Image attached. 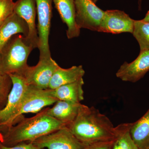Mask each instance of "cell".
<instances>
[{
	"instance_id": "1",
	"label": "cell",
	"mask_w": 149,
	"mask_h": 149,
	"mask_svg": "<svg viewBox=\"0 0 149 149\" xmlns=\"http://www.w3.org/2000/svg\"><path fill=\"white\" fill-rule=\"evenodd\" d=\"M66 126L86 145L114 141L116 138L115 127L109 118L93 106L82 104L77 117Z\"/></svg>"
},
{
	"instance_id": "2",
	"label": "cell",
	"mask_w": 149,
	"mask_h": 149,
	"mask_svg": "<svg viewBox=\"0 0 149 149\" xmlns=\"http://www.w3.org/2000/svg\"><path fill=\"white\" fill-rule=\"evenodd\" d=\"M47 108L30 118L23 117L17 123L0 132V143L12 147L31 142L65 126L47 113Z\"/></svg>"
},
{
	"instance_id": "3",
	"label": "cell",
	"mask_w": 149,
	"mask_h": 149,
	"mask_svg": "<svg viewBox=\"0 0 149 149\" xmlns=\"http://www.w3.org/2000/svg\"><path fill=\"white\" fill-rule=\"evenodd\" d=\"M34 49L23 35H14L0 52V71L8 75H22L29 66L27 59Z\"/></svg>"
},
{
	"instance_id": "4",
	"label": "cell",
	"mask_w": 149,
	"mask_h": 149,
	"mask_svg": "<svg viewBox=\"0 0 149 149\" xmlns=\"http://www.w3.org/2000/svg\"><path fill=\"white\" fill-rule=\"evenodd\" d=\"M12 82L5 107L0 111V132L10 125L18 113L29 85L20 74H8Z\"/></svg>"
},
{
	"instance_id": "5",
	"label": "cell",
	"mask_w": 149,
	"mask_h": 149,
	"mask_svg": "<svg viewBox=\"0 0 149 149\" xmlns=\"http://www.w3.org/2000/svg\"><path fill=\"white\" fill-rule=\"evenodd\" d=\"M58 100L52 95L49 89L43 90L29 85L19 111L8 127L21 120L24 113H37L45 107L55 103Z\"/></svg>"
},
{
	"instance_id": "6",
	"label": "cell",
	"mask_w": 149,
	"mask_h": 149,
	"mask_svg": "<svg viewBox=\"0 0 149 149\" xmlns=\"http://www.w3.org/2000/svg\"><path fill=\"white\" fill-rule=\"evenodd\" d=\"M38 17L39 60L52 58L49 45V36L52 16L53 0H35Z\"/></svg>"
},
{
	"instance_id": "7",
	"label": "cell",
	"mask_w": 149,
	"mask_h": 149,
	"mask_svg": "<svg viewBox=\"0 0 149 149\" xmlns=\"http://www.w3.org/2000/svg\"><path fill=\"white\" fill-rule=\"evenodd\" d=\"M31 142L47 149H82L89 145L78 140L66 125Z\"/></svg>"
},
{
	"instance_id": "8",
	"label": "cell",
	"mask_w": 149,
	"mask_h": 149,
	"mask_svg": "<svg viewBox=\"0 0 149 149\" xmlns=\"http://www.w3.org/2000/svg\"><path fill=\"white\" fill-rule=\"evenodd\" d=\"M75 19L78 27L99 32L105 11L98 7L93 0H74Z\"/></svg>"
},
{
	"instance_id": "9",
	"label": "cell",
	"mask_w": 149,
	"mask_h": 149,
	"mask_svg": "<svg viewBox=\"0 0 149 149\" xmlns=\"http://www.w3.org/2000/svg\"><path fill=\"white\" fill-rule=\"evenodd\" d=\"M58 65L52 58L39 60L35 66H28L22 76L27 84L39 89H49L50 82Z\"/></svg>"
},
{
	"instance_id": "10",
	"label": "cell",
	"mask_w": 149,
	"mask_h": 149,
	"mask_svg": "<svg viewBox=\"0 0 149 149\" xmlns=\"http://www.w3.org/2000/svg\"><path fill=\"white\" fill-rule=\"evenodd\" d=\"M14 12L27 23L29 32L25 40L34 48L39 47V37L35 18L37 15L35 0H17L15 2Z\"/></svg>"
},
{
	"instance_id": "11",
	"label": "cell",
	"mask_w": 149,
	"mask_h": 149,
	"mask_svg": "<svg viewBox=\"0 0 149 149\" xmlns=\"http://www.w3.org/2000/svg\"><path fill=\"white\" fill-rule=\"evenodd\" d=\"M135 20L123 11L113 10L105 11L99 32L113 34L133 33Z\"/></svg>"
},
{
	"instance_id": "12",
	"label": "cell",
	"mask_w": 149,
	"mask_h": 149,
	"mask_svg": "<svg viewBox=\"0 0 149 149\" xmlns=\"http://www.w3.org/2000/svg\"><path fill=\"white\" fill-rule=\"evenodd\" d=\"M149 71V50L141 51L132 62H125L120 66L116 76L122 81L136 83Z\"/></svg>"
},
{
	"instance_id": "13",
	"label": "cell",
	"mask_w": 149,
	"mask_h": 149,
	"mask_svg": "<svg viewBox=\"0 0 149 149\" xmlns=\"http://www.w3.org/2000/svg\"><path fill=\"white\" fill-rule=\"evenodd\" d=\"M62 20L66 24L67 37L71 39L79 37L80 29L75 22V7L74 0H53Z\"/></svg>"
},
{
	"instance_id": "14",
	"label": "cell",
	"mask_w": 149,
	"mask_h": 149,
	"mask_svg": "<svg viewBox=\"0 0 149 149\" xmlns=\"http://www.w3.org/2000/svg\"><path fill=\"white\" fill-rule=\"evenodd\" d=\"M28 32L27 23L14 12L0 26V52L14 35L21 34L26 37Z\"/></svg>"
},
{
	"instance_id": "15",
	"label": "cell",
	"mask_w": 149,
	"mask_h": 149,
	"mask_svg": "<svg viewBox=\"0 0 149 149\" xmlns=\"http://www.w3.org/2000/svg\"><path fill=\"white\" fill-rule=\"evenodd\" d=\"M82 104L58 100L53 107L47 108V113L67 125L77 117Z\"/></svg>"
},
{
	"instance_id": "16",
	"label": "cell",
	"mask_w": 149,
	"mask_h": 149,
	"mask_svg": "<svg viewBox=\"0 0 149 149\" xmlns=\"http://www.w3.org/2000/svg\"><path fill=\"white\" fill-rule=\"evenodd\" d=\"M83 78L74 83L62 85L55 89H50L52 95L58 100L80 103L84 99Z\"/></svg>"
},
{
	"instance_id": "17",
	"label": "cell",
	"mask_w": 149,
	"mask_h": 149,
	"mask_svg": "<svg viewBox=\"0 0 149 149\" xmlns=\"http://www.w3.org/2000/svg\"><path fill=\"white\" fill-rule=\"evenodd\" d=\"M85 74V70L81 65L72 66L66 69L59 66L51 79L49 89L53 90L62 85L74 83L83 78Z\"/></svg>"
},
{
	"instance_id": "18",
	"label": "cell",
	"mask_w": 149,
	"mask_h": 149,
	"mask_svg": "<svg viewBox=\"0 0 149 149\" xmlns=\"http://www.w3.org/2000/svg\"><path fill=\"white\" fill-rule=\"evenodd\" d=\"M132 140L139 149L149 147V109L136 122L132 123L130 130Z\"/></svg>"
},
{
	"instance_id": "19",
	"label": "cell",
	"mask_w": 149,
	"mask_h": 149,
	"mask_svg": "<svg viewBox=\"0 0 149 149\" xmlns=\"http://www.w3.org/2000/svg\"><path fill=\"white\" fill-rule=\"evenodd\" d=\"M132 123L120 124L115 127L116 138L112 149H139L133 142L130 133Z\"/></svg>"
},
{
	"instance_id": "20",
	"label": "cell",
	"mask_w": 149,
	"mask_h": 149,
	"mask_svg": "<svg viewBox=\"0 0 149 149\" xmlns=\"http://www.w3.org/2000/svg\"><path fill=\"white\" fill-rule=\"evenodd\" d=\"M132 34L139 43L140 52L149 50V22L135 20Z\"/></svg>"
},
{
	"instance_id": "21",
	"label": "cell",
	"mask_w": 149,
	"mask_h": 149,
	"mask_svg": "<svg viewBox=\"0 0 149 149\" xmlns=\"http://www.w3.org/2000/svg\"><path fill=\"white\" fill-rule=\"evenodd\" d=\"M12 85L9 75L0 71V111L6 105Z\"/></svg>"
},
{
	"instance_id": "22",
	"label": "cell",
	"mask_w": 149,
	"mask_h": 149,
	"mask_svg": "<svg viewBox=\"0 0 149 149\" xmlns=\"http://www.w3.org/2000/svg\"><path fill=\"white\" fill-rule=\"evenodd\" d=\"M13 0H0V26L14 13Z\"/></svg>"
},
{
	"instance_id": "23",
	"label": "cell",
	"mask_w": 149,
	"mask_h": 149,
	"mask_svg": "<svg viewBox=\"0 0 149 149\" xmlns=\"http://www.w3.org/2000/svg\"><path fill=\"white\" fill-rule=\"evenodd\" d=\"M0 149H44L35 146L31 142H22L12 147H6L0 143Z\"/></svg>"
},
{
	"instance_id": "24",
	"label": "cell",
	"mask_w": 149,
	"mask_h": 149,
	"mask_svg": "<svg viewBox=\"0 0 149 149\" xmlns=\"http://www.w3.org/2000/svg\"><path fill=\"white\" fill-rule=\"evenodd\" d=\"M114 141L90 144L82 149H112Z\"/></svg>"
},
{
	"instance_id": "25",
	"label": "cell",
	"mask_w": 149,
	"mask_h": 149,
	"mask_svg": "<svg viewBox=\"0 0 149 149\" xmlns=\"http://www.w3.org/2000/svg\"><path fill=\"white\" fill-rule=\"evenodd\" d=\"M142 20L144 22H149V10L147 12L145 17L143 19H142Z\"/></svg>"
},
{
	"instance_id": "26",
	"label": "cell",
	"mask_w": 149,
	"mask_h": 149,
	"mask_svg": "<svg viewBox=\"0 0 149 149\" xmlns=\"http://www.w3.org/2000/svg\"><path fill=\"white\" fill-rule=\"evenodd\" d=\"M142 0H139V7L140 8H141V2H142Z\"/></svg>"
},
{
	"instance_id": "27",
	"label": "cell",
	"mask_w": 149,
	"mask_h": 149,
	"mask_svg": "<svg viewBox=\"0 0 149 149\" xmlns=\"http://www.w3.org/2000/svg\"><path fill=\"white\" fill-rule=\"evenodd\" d=\"M93 1L94 2L96 3V2H97V1H98V0H93Z\"/></svg>"
},
{
	"instance_id": "28",
	"label": "cell",
	"mask_w": 149,
	"mask_h": 149,
	"mask_svg": "<svg viewBox=\"0 0 149 149\" xmlns=\"http://www.w3.org/2000/svg\"><path fill=\"white\" fill-rule=\"evenodd\" d=\"M149 149V148H148V149Z\"/></svg>"
}]
</instances>
